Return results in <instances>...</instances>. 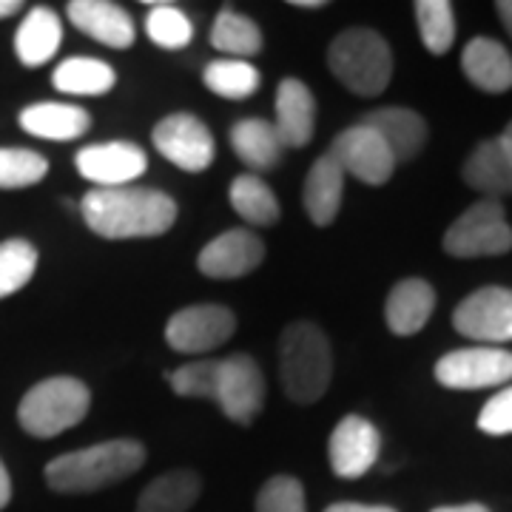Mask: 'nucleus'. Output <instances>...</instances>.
<instances>
[{
  "mask_svg": "<svg viewBox=\"0 0 512 512\" xmlns=\"http://www.w3.org/2000/svg\"><path fill=\"white\" fill-rule=\"evenodd\" d=\"M80 214L97 237L103 239H151L174 228L177 202L157 188H92Z\"/></svg>",
  "mask_w": 512,
  "mask_h": 512,
  "instance_id": "1",
  "label": "nucleus"
},
{
  "mask_svg": "<svg viewBox=\"0 0 512 512\" xmlns=\"http://www.w3.org/2000/svg\"><path fill=\"white\" fill-rule=\"evenodd\" d=\"M143 464H146V447L140 441L111 439L52 458L43 476L55 493L89 495L140 473Z\"/></svg>",
  "mask_w": 512,
  "mask_h": 512,
  "instance_id": "2",
  "label": "nucleus"
},
{
  "mask_svg": "<svg viewBox=\"0 0 512 512\" xmlns=\"http://www.w3.org/2000/svg\"><path fill=\"white\" fill-rule=\"evenodd\" d=\"M279 376L291 402H319L333 379V353L325 330L313 322H291L282 330Z\"/></svg>",
  "mask_w": 512,
  "mask_h": 512,
  "instance_id": "3",
  "label": "nucleus"
},
{
  "mask_svg": "<svg viewBox=\"0 0 512 512\" xmlns=\"http://www.w3.org/2000/svg\"><path fill=\"white\" fill-rule=\"evenodd\" d=\"M333 77L359 97H379L393 80V52L379 32L356 26L333 37L328 49Z\"/></svg>",
  "mask_w": 512,
  "mask_h": 512,
  "instance_id": "4",
  "label": "nucleus"
},
{
  "mask_svg": "<svg viewBox=\"0 0 512 512\" xmlns=\"http://www.w3.org/2000/svg\"><path fill=\"white\" fill-rule=\"evenodd\" d=\"M92 407V390L74 376H52L37 382L18 407L20 427L35 439H55L77 427Z\"/></svg>",
  "mask_w": 512,
  "mask_h": 512,
  "instance_id": "5",
  "label": "nucleus"
},
{
  "mask_svg": "<svg viewBox=\"0 0 512 512\" xmlns=\"http://www.w3.org/2000/svg\"><path fill=\"white\" fill-rule=\"evenodd\" d=\"M265 376L248 353H234L228 359L211 362L208 399L237 424H251L265 407Z\"/></svg>",
  "mask_w": 512,
  "mask_h": 512,
  "instance_id": "6",
  "label": "nucleus"
},
{
  "mask_svg": "<svg viewBox=\"0 0 512 512\" xmlns=\"http://www.w3.org/2000/svg\"><path fill=\"white\" fill-rule=\"evenodd\" d=\"M444 251L456 259L501 256L512 251V228L498 200L470 205L444 234Z\"/></svg>",
  "mask_w": 512,
  "mask_h": 512,
  "instance_id": "7",
  "label": "nucleus"
},
{
  "mask_svg": "<svg viewBox=\"0 0 512 512\" xmlns=\"http://www.w3.org/2000/svg\"><path fill=\"white\" fill-rule=\"evenodd\" d=\"M151 143L168 163H174L188 174H200L217 157V140L211 128L188 111L163 117L151 131Z\"/></svg>",
  "mask_w": 512,
  "mask_h": 512,
  "instance_id": "8",
  "label": "nucleus"
},
{
  "mask_svg": "<svg viewBox=\"0 0 512 512\" xmlns=\"http://www.w3.org/2000/svg\"><path fill=\"white\" fill-rule=\"evenodd\" d=\"M237 333V316L217 302L188 305L165 325V342L177 353H208L222 348Z\"/></svg>",
  "mask_w": 512,
  "mask_h": 512,
  "instance_id": "9",
  "label": "nucleus"
},
{
  "mask_svg": "<svg viewBox=\"0 0 512 512\" xmlns=\"http://www.w3.org/2000/svg\"><path fill=\"white\" fill-rule=\"evenodd\" d=\"M453 328L487 348L512 342V291L487 285L470 293L453 313Z\"/></svg>",
  "mask_w": 512,
  "mask_h": 512,
  "instance_id": "10",
  "label": "nucleus"
},
{
  "mask_svg": "<svg viewBox=\"0 0 512 512\" xmlns=\"http://www.w3.org/2000/svg\"><path fill=\"white\" fill-rule=\"evenodd\" d=\"M512 379V353L504 348H461L436 362V382L450 390H484Z\"/></svg>",
  "mask_w": 512,
  "mask_h": 512,
  "instance_id": "11",
  "label": "nucleus"
},
{
  "mask_svg": "<svg viewBox=\"0 0 512 512\" xmlns=\"http://www.w3.org/2000/svg\"><path fill=\"white\" fill-rule=\"evenodd\" d=\"M328 154L345 171V177L350 174L365 185H384L396 171V160L390 148L384 146V140L373 128L362 123L336 134Z\"/></svg>",
  "mask_w": 512,
  "mask_h": 512,
  "instance_id": "12",
  "label": "nucleus"
},
{
  "mask_svg": "<svg viewBox=\"0 0 512 512\" xmlns=\"http://www.w3.org/2000/svg\"><path fill=\"white\" fill-rule=\"evenodd\" d=\"M74 165L83 180H89L94 188H120L143 177L148 168L146 151L126 140L114 143H94L77 151Z\"/></svg>",
  "mask_w": 512,
  "mask_h": 512,
  "instance_id": "13",
  "label": "nucleus"
},
{
  "mask_svg": "<svg viewBox=\"0 0 512 512\" xmlns=\"http://www.w3.org/2000/svg\"><path fill=\"white\" fill-rule=\"evenodd\" d=\"M265 259V245L248 228H231L211 239L197 256V268L208 279H239L254 274Z\"/></svg>",
  "mask_w": 512,
  "mask_h": 512,
  "instance_id": "14",
  "label": "nucleus"
},
{
  "mask_svg": "<svg viewBox=\"0 0 512 512\" xmlns=\"http://www.w3.org/2000/svg\"><path fill=\"white\" fill-rule=\"evenodd\" d=\"M379 447L382 436L370 421L362 416H345L330 433V470L339 478H362L376 464Z\"/></svg>",
  "mask_w": 512,
  "mask_h": 512,
  "instance_id": "15",
  "label": "nucleus"
},
{
  "mask_svg": "<svg viewBox=\"0 0 512 512\" xmlns=\"http://www.w3.org/2000/svg\"><path fill=\"white\" fill-rule=\"evenodd\" d=\"M66 12L74 29H80L83 35H89L109 49H128L137 37L131 15L111 0H72Z\"/></svg>",
  "mask_w": 512,
  "mask_h": 512,
  "instance_id": "16",
  "label": "nucleus"
},
{
  "mask_svg": "<svg viewBox=\"0 0 512 512\" xmlns=\"http://www.w3.org/2000/svg\"><path fill=\"white\" fill-rule=\"evenodd\" d=\"M461 177L470 188L490 194L487 200L512 194V137L498 134L493 140L478 143L461 168Z\"/></svg>",
  "mask_w": 512,
  "mask_h": 512,
  "instance_id": "17",
  "label": "nucleus"
},
{
  "mask_svg": "<svg viewBox=\"0 0 512 512\" xmlns=\"http://www.w3.org/2000/svg\"><path fill=\"white\" fill-rule=\"evenodd\" d=\"M276 134L285 148H305L316 131V100L296 77H285L276 89Z\"/></svg>",
  "mask_w": 512,
  "mask_h": 512,
  "instance_id": "18",
  "label": "nucleus"
},
{
  "mask_svg": "<svg viewBox=\"0 0 512 512\" xmlns=\"http://www.w3.org/2000/svg\"><path fill=\"white\" fill-rule=\"evenodd\" d=\"M359 123L367 128H373V131L382 137L384 146L390 148L396 165L419 157L421 148L427 143V123H424V117L416 114L413 109L387 106V109H376L370 111V114H365Z\"/></svg>",
  "mask_w": 512,
  "mask_h": 512,
  "instance_id": "19",
  "label": "nucleus"
},
{
  "mask_svg": "<svg viewBox=\"0 0 512 512\" xmlns=\"http://www.w3.org/2000/svg\"><path fill=\"white\" fill-rule=\"evenodd\" d=\"M461 72L487 94H504L512 89V55L493 37H473L461 52Z\"/></svg>",
  "mask_w": 512,
  "mask_h": 512,
  "instance_id": "20",
  "label": "nucleus"
},
{
  "mask_svg": "<svg viewBox=\"0 0 512 512\" xmlns=\"http://www.w3.org/2000/svg\"><path fill=\"white\" fill-rule=\"evenodd\" d=\"M436 308V291L424 279H402L393 285L384 302V319L387 328L396 336H416L433 316Z\"/></svg>",
  "mask_w": 512,
  "mask_h": 512,
  "instance_id": "21",
  "label": "nucleus"
},
{
  "mask_svg": "<svg viewBox=\"0 0 512 512\" xmlns=\"http://www.w3.org/2000/svg\"><path fill=\"white\" fill-rule=\"evenodd\" d=\"M342 197H345V171L336 165L330 154H322L311 165L305 185H302V202H305V211L313 225H319V228L333 225V220L339 217V208H342Z\"/></svg>",
  "mask_w": 512,
  "mask_h": 512,
  "instance_id": "22",
  "label": "nucleus"
},
{
  "mask_svg": "<svg viewBox=\"0 0 512 512\" xmlns=\"http://www.w3.org/2000/svg\"><path fill=\"white\" fill-rule=\"evenodd\" d=\"M20 128L40 140L69 143L83 137L92 126V114L72 103H35L20 111Z\"/></svg>",
  "mask_w": 512,
  "mask_h": 512,
  "instance_id": "23",
  "label": "nucleus"
},
{
  "mask_svg": "<svg viewBox=\"0 0 512 512\" xmlns=\"http://www.w3.org/2000/svg\"><path fill=\"white\" fill-rule=\"evenodd\" d=\"M60 40H63L60 18L49 6H35L18 26L15 52H18V60L26 69H37L55 57V52L60 49Z\"/></svg>",
  "mask_w": 512,
  "mask_h": 512,
  "instance_id": "24",
  "label": "nucleus"
},
{
  "mask_svg": "<svg viewBox=\"0 0 512 512\" xmlns=\"http://www.w3.org/2000/svg\"><path fill=\"white\" fill-rule=\"evenodd\" d=\"M231 148L242 163L251 171H271L279 157H282V140L276 134L274 123L262 120V117H245L237 120L228 131Z\"/></svg>",
  "mask_w": 512,
  "mask_h": 512,
  "instance_id": "25",
  "label": "nucleus"
},
{
  "mask_svg": "<svg viewBox=\"0 0 512 512\" xmlns=\"http://www.w3.org/2000/svg\"><path fill=\"white\" fill-rule=\"evenodd\" d=\"M202 493V478L194 470H171L154 481L137 498V512H188Z\"/></svg>",
  "mask_w": 512,
  "mask_h": 512,
  "instance_id": "26",
  "label": "nucleus"
},
{
  "mask_svg": "<svg viewBox=\"0 0 512 512\" xmlns=\"http://www.w3.org/2000/svg\"><path fill=\"white\" fill-rule=\"evenodd\" d=\"M57 92L74 94V97H100L109 94L117 83V74L109 63L97 57H69L63 60L52 74Z\"/></svg>",
  "mask_w": 512,
  "mask_h": 512,
  "instance_id": "27",
  "label": "nucleus"
},
{
  "mask_svg": "<svg viewBox=\"0 0 512 512\" xmlns=\"http://www.w3.org/2000/svg\"><path fill=\"white\" fill-rule=\"evenodd\" d=\"M228 202L242 220L256 228L276 225L282 217V208H279V200L271 191V185L256 174H239L228 188Z\"/></svg>",
  "mask_w": 512,
  "mask_h": 512,
  "instance_id": "28",
  "label": "nucleus"
},
{
  "mask_svg": "<svg viewBox=\"0 0 512 512\" xmlns=\"http://www.w3.org/2000/svg\"><path fill=\"white\" fill-rule=\"evenodd\" d=\"M202 83L205 89L225 100H248L251 94H256L262 74L256 66H251L248 60H214L205 66L202 72Z\"/></svg>",
  "mask_w": 512,
  "mask_h": 512,
  "instance_id": "29",
  "label": "nucleus"
},
{
  "mask_svg": "<svg viewBox=\"0 0 512 512\" xmlns=\"http://www.w3.org/2000/svg\"><path fill=\"white\" fill-rule=\"evenodd\" d=\"M211 46L222 55H234V60L254 57L262 49V32L254 20L225 6L211 26Z\"/></svg>",
  "mask_w": 512,
  "mask_h": 512,
  "instance_id": "30",
  "label": "nucleus"
},
{
  "mask_svg": "<svg viewBox=\"0 0 512 512\" xmlns=\"http://www.w3.org/2000/svg\"><path fill=\"white\" fill-rule=\"evenodd\" d=\"M416 23L424 49L430 55H447L456 40V15L453 3L447 0H419L416 6Z\"/></svg>",
  "mask_w": 512,
  "mask_h": 512,
  "instance_id": "31",
  "label": "nucleus"
},
{
  "mask_svg": "<svg viewBox=\"0 0 512 512\" xmlns=\"http://www.w3.org/2000/svg\"><path fill=\"white\" fill-rule=\"evenodd\" d=\"M146 35L160 49L180 52V49H185L194 40V23H191V18L185 15L183 9H177L171 3H148Z\"/></svg>",
  "mask_w": 512,
  "mask_h": 512,
  "instance_id": "32",
  "label": "nucleus"
},
{
  "mask_svg": "<svg viewBox=\"0 0 512 512\" xmlns=\"http://www.w3.org/2000/svg\"><path fill=\"white\" fill-rule=\"evenodd\" d=\"M37 271V248L26 239L0 242V299L18 293Z\"/></svg>",
  "mask_w": 512,
  "mask_h": 512,
  "instance_id": "33",
  "label": "nucleus"
},
{
  "mask_svg": "<svg viewBox=\"0 0 512 512\" xmlns=\"http://www.w3.org/2000/svg\"><path fill=\"white\" fill-rule=\"evenodd\" d=\"M49 174V160L29 148H0V188L18 191L37 185Z\"/></svg>",
  "mask_w": 512,
  "mask_h": 512,
  "instance_id": "34",
  "label": "nucleus"
},
{
  "mask_svg": "<svg viewBox=\"0 0 512 512\" xmlns=\"http://www.w3.org/2000/svg\"><path fill=\"white\" fill-rule=\"evenodd\" d=\"M254 512H308L305 487L293 476H274L256 493Z\"/></svg>",
  "mask_w": 512,
  "mask_h": 512,
  "instance_id": "35",
  "label": "nucleus"
},
{
  "mask_svg": "<svg viewBox=\"0 0 512 512\" xmlns=\"http://www.w3.org/2000/svg\"><path fill=\"white\" fill-rule=\"evenodd\" d=\"M478 430L487 436H510L512 433V387L495 393L478 413Z\"/></svg>",
  "mask_w": 512,
  "mask_h": 512,
  "instance_id": "36",
  "label": "nucleus"
},
{
  "mask_svg": "<svg viewBox=\"0 0 512 512\" xmlns=\"http://www.w3.org/2000/svg\"><path fill=\"white\" fill-rule=\"evenodd\" d=\"M325 512H399L393 507H384V504H356V501H339V504H330Z\"/></svg>",
  "mask_w": 512,
  "mask_h": 512,
  "instance_id": "37",
  "label": "nucleus"
},
{
  "mask_svg": "<svg viewBox=\"0 0 512 512\" xmlns=\"http://www.w3.org/2000/svg\"><path fill=\"white\" fill-rule=\"evenodd\" d=\"M12 501V478H9V470L6 464L0 461V510Z\"/></svg>",
  "mask_w": 512,
  "mask_h": 512,
  "instance_id": "38",
  "label": "nucleus"
},
{
  "mask_svg": "<svg viewBox=\"0 0 512 512\" xmlns=\"http://www.w3.org/2000/svg\"><path fill=\"white\" fill-rule=\"evenodd\" d=\"M495 12H498V18L504 23L507 35L512 37V0H498V3H495Z\"/></svg>",
  "mask_w": 512,
  "mask_h": 512,
  "instance_id": "39",
  "label": "nucleus"
},
{
  "mask_svg": "<svg viewBox=\"0 0 512 512\" xmlns=\"http://www.w3.org/2000/svg\"><path fill=\"white\" fill-rule=\"evenodd\" d=\"M20 9H23V3H20V0H0V20L18 15Z\"/></svg>",
  "mask_w": 512,
  "mask_h": 512,
  "instance_id": "40",
  "label": "nucleus"
},
{
  "mask_svg": "<svg viewBox=\"0 0 512 512\" xmlns=\"http://www.w3.org/2000/svg\"><path fill=\"white\" fill-rule=\"evenodd\" d=\"M433 512H490L484 504H456V507H436Z\"/></svg>",
  "mask_w": 512,
  "mask_h": 512,
  "instance_id": "41",
  "label": "nucleus"
},
{
  "mask_svg": "<svg viewBox=\"0 0 512 512\" xmlns=\"http://www.w3.org/2000/svg\"><path fill=\"white\" fill-rule=\"evenodd\" d=\"M291 6H296V9H322L325 3L322 0H291Z\"/></svg>",
  "mask_w": 512,
  "mask_h": 512,
  "instance_id": "42",
  "label": "nucleus"
},
{
  "mask_svg": "<svg viewBox=\"0 0 512 512\" xmlns=\"http://www.w3.org/2000/svg\"><path fill=\"white\" fill-rule=\"evenodd\" d=\"M504 134H507V137H512V123L507 128H504Z\"/></svg>",
  "mask_w": 512,
  "mask_h": 512,
  "instance_id": "43",
  "label": "nucleus"
}]
</instances>
